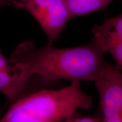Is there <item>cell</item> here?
<instances>
[{
    "label": "cell",
    "mask_w": 122,
    "mask_h": 122,
    "mask_svg": "<svg viewBox=\"0 0 122 122\" xmlns=\"http://www.w3.org/2000/svg\"><path fill=\"white\" fill-rule=\"evenodd\" d=\"M64 122H102V119L98 117H79L74 115L66 119Z\"/></svg>",
    "instance_id": "obj_10"
},
{
    "label": "cell",
    "mask_w": 122,
    "mask_h": 122,
    "mask_svg": "<svg viewBox=\"0 0 122 122\" xmlns=\"http://www.w3.org/2000/svg\"><path fill=\"white\" fill-rule=\"evenodd\" d=\"M102 122H122V72L109 63L94 81Z\"/></svg>",
    "instance_id": "obj_4"
},
{
    "label": "cell",
    "mask_w": 122,
    "mask_h": 122,
    "mask_svg": "<svg viewBox=\"0 0 122 122\" xmlns=\"http://www.w3.org/2000/svg\"><path fill=\"white\" fill-rule=\"evenodd\" d=\"M92 98L81 89L79 81L57 90L42 89L23 96L9 109L24 112L46 122H62L78 109H87Z\"/></svg>",
    "instance_id": "obj_2"
},
{
    "label": "cell",
    "mask_w": 122,
    "mask_h": 122,
    "mask_svg": "<svg viewBox=\"0 0 122 122\" xmlns=\"http://www.w3.org/2000/svg\"><path fill=\"white\" fill-rule=\"evenodd\" d=\"M6 6L22 9L20 0H0V10Z\"/></svg>",
    "instance_id": "obj_11"
},
{
    "label": "cell",
    "mask_w": 122,
    "mask_h": 122,
    "mask_svg": "<svg viewBox=\"0 0 122 122\" xmlns=\"http://www.w3.org/2000/svg\"><path fill=\"white\" fill-rule=\"evenodd\" d=\"M93 42L68 48H38L32 41L19 44L9 59L15 71L46 81L59 79L94 81L107 62Z\"/></svg>",
    "instance_id": "obj_1"
},
{
    "label": "cell",
    "mask_w": 122,
    "mask_h": 122,
    "mask_svg": "<svg viewBox=\"0 0 122 122\" xmlns=\"http://www.w3.org/2000/svg\"><path fill=\"white\" fill-rule=\"evenodd\" d=\"M0 122H46L24 112L8 109Z\"/></svg>",
    "instance_id": "obj_8"
},
{
    "label": "cell",
    "mask_w": 122,
    "mask_h": 122,
    "mask_svg": "<svg viewBox=\"0 0 122 122\" xmlns=\"http://www.w3.org/2000/svg\"><path fill=\"white\" fill-rule=\"evenodd\" d=\"M25 9L36 19L52 45L66 24L72 16L64 0H20Z\"/></svg>",
    "instance_id": "obj_3"
},
{
    "label": "cell",
    "mask_w": 122,
    "mask_h": 122,
    "mask_svg": "<svg viewBox=\"0 0 122 122\" xmlns=\"http://www.w3.org/2000/svg\"><path fill=\"white\" fill-rule=\"evenodd\" d=\"M72 18L103 10L114 0H64Z\"/></svg>",
    "instance_id": "obj_7"
},
{
    "label": "cell",
    "mask_w": 122,
    "mask_h": 122,
    "mask_svg": "<svg viewBox=\"0 0 122 122\" xmlns=\"http://www.w3.org/2000/svg\"><path fill=\"white\" fill-rule=\"evenodd\" d=\"M109 52L115 59V67L122 72V42L115 46Z\"/></svg>",
    "instance_id": "obj_9"
},
{
    "label": "cell",
    "mask_w": 122,
    "mask_h": 122,
    "mask_svg": "<svg viewBox=\"0 0 122 122\" xmlns=\"http://www.w3.org/2000/svg\"><path fill=\"white\" fill-rule=\"evenodd\" d=\"M94 35L92 42L105 53L122 42V14L105 20L101 25L96 24L92 28Z\"/></svg>",
    "instance_id": "obj_5"
},
{
    "label": "cell",
    "mask_w": 122,
    "mask_h": 122,
    "mask_svg": "<svg viewBox=\"0 0 122 122\" xmlns=\"http://www.w3.org/2000/svg\"><path fill=\"white\" fill-rule=\"evenodd\" d=\"M30 79L24 73L0 70V91L10 100L15 101L24 96Z\"/></svg>",
    "instance_id": "obj_6"
}]
</instances>
